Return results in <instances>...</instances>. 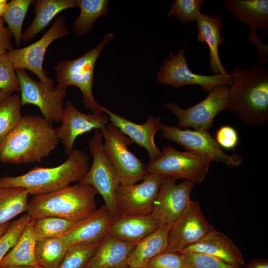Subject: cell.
<instances>
[{
  "mask_svg": "<svg viewBox=\"0 0 268 268\" xmlns=\"http://www.w3.org/2000/svg\"><path fill=\"white\" fill-rule=\"evenodd\" d=\"M162 136L183 146L208 158L211 161L223 163L231 167H238L243 162L237 154L229 155L224 152L208 130H182L161 124Z\"/></svg>",
  "mask_w": 268,
  "mask_h": 268,
  "instance_id": "13",
  "label": "cell"
},
{
  "mask_svg": "<svg viewBox=\"0 0 268 268\" xmlns=\"http://www.w3.org/2000/svg\"><path fill=\"white\" fill-rule=\"evenodd\" d=\"M20 87L21 106L29 104L39 108L43 117L51 124L62 121L67 89L57 86L51 89L32 79L25 70L15 69Z\"/></svg>",
  "mask_w": 268,
  "mask_h": 268,
  "instance_id": "12",
  "label": "cell"
},
{
  "mask_svg": "<svg viewBox=\"0 0 268 268\" xmlns=\"http://www.w3.org/2000/svg\"><path fill=\"white\" fill-rule=\"evenodd\" d=\"M172 224L159 225L135 245L127 261L129 268H145L154 257L166 251Z\"/></svg>",
  "mask_w": 268,
  "mask_h": 268,
  "instance_id": "24",
  "label": "cell"
},
{
  "mask_svg": "<svg viewBox=\"0 0 268 268\" xmlns=\"http://www.w3.org/2000/svg\"><path fill=\"white\" fill-rule=\"evenodd\" d=\"M247 37L254 43L258 51L259 65L267 66L268 63V45L264 44L257 36L256 31H250L247 34Z\"/></svg>",
  "mask_w": 268,
  "mask_h": 268,
  "instance_id": "41",
  "label": "cell"
},
{
  "mask_svg": "<svg viewBox=\"0 0 268 268\" xmlns=\"http://www.w3.org/2000/svg\"><path fill=\"white\" fill-rule=\"evenodd\" d=\"M0 268H41L38 266L27 265H6L0 266Z\"/></svg>",
  "mask_w": 268,
  "mask_h": 268,
  "instance_id": "44",
  "label": "cell"
},
{
  "mask_svg": "<svg viewBox=\"0 0 268 268\" xmlns=\"http://www.w3.org/2000/svg\"><path fill=\"white\" fill-rule=\"evenodd\" d=\"M105 151L115 166L120 185H131L144 180L149 174L146 166L128 148L134 143L112 123L100 129Z\"/></svg>",
  "mask_w": 268,
  "mask_h": 268,
  "instance_id": "7",
  "label": "cell"
},
{
  "mask_svg": "<svg viewBox=\"0 0 268 268\" xmlns=\"http://www.w3.org/2000/svg\"><path fill=\"white\" fill-rule=\"evenodd\" d=\"M113 36L112 33H107L94 49L73 60L60 61L55 67L57 86L67 89L71 86L78 88L84 107L93 113L103 112V106L97 103L92 92L95 65L103 49Z\"/></svg>",
  "mask_w": 268,
  "mask_h": 268,
  "instance_id": "5",
  "label": "cell"
},
{
  "mask_svg": "<svg viewBox=\"0 0 268 268\" xmlns=\"http://www.w3.org/2000/svg\"><path fill=\"white\" fill-rule=\"evenodd\" d=\"M159 226L151 214H118L113 218L109 234L120 241L136 245Z\"/></svg>",
  "mask_w": 268,
  "mask_h": 268,
  "instance_id": "21",
  "label": "cell"
},
{
  "mask_svg": "<svg viewBox=\"0 0 268 268\" xmlns=\"http://www.w3.org/2000/svg\"><path fill=\"white\" fill-rule=\"evenodd\" d=\"M238 135L236 131L229 126H224L219 128L216 134V140L220 147L226 149H232L238 142Z\"/></svg>",
  "mask_w": 268,
  "mask_h": 268,
  "instance_id": "40",
  "label": "cell"
},
{
  "mask_svg": "<svg viewBox=\"0 0 268 268\" xmlns=\"http://www.w3.org/2000/svg\"><path fill=\"white\" fill-rule=\"evenodd\" d=\"M61 122V126L56 129L57 135L64 145L66 154L68 155L78 136L92 130H100L110 121L108 116L102 113L81 112L72 102L67 100Z\"/></svg>",
  "mask_w": 268,
  "mask_h": 268,
  "instance_id": "17",
  "label": "cell"
},
{
  "mask_svg": "<svg viewBox=\"0 0 268 268\" xmlns=\"http://www.w3.org/2000/svg\"><path fill=\"white\" fill-rule=\"evenodd\" d=\"M7 2L6 0H0V18H2V15L5 10Z\"/></svg>",
  "mask_w": 268,
  "mask_h": 268,
  "instance_id": "45",
  "label": "cell"
},
{
  "mask_svg": "<svg viewBox=\"0 0 268 268\" xmlns=\"http://www.w3.org/2000/svg\"><path fill=\"white\" fill-rule=\"evenodd\" d=\"M12 34L4 25V21L0 18V56L7 54L13 49L11 41Z\"/></svg>",
  "mask_w": 268,
  "mask_h": 268,
  "instance_id": "42",
  "label": "cell"
},
{
  "mask_svg": "<svg viewBox=\"0 0 268 268\" xmlns=\"http://www.w3.org/2000/svg\"><path fill=\"white\" fill-rule=\"evenodd\" d=\"M182 254L187 268H241L207 254L195 252Z\"/></svg>",
  "mask_w": 268,
  "mask_h": 268,
  "instance_id": "37",
  "label": "cell"
},
{
  "mask_svg": "<svg viewBox=\"0 0 268 268\" xmlns=\"http://www.w3.org/2000/svg\"><path fill=\"white\" fill-rule=\"evenodd\" d=\"M192 252L211 255L236 267H241L245 265L239 248L226 235L215 229L198 242L184 250L181 253Z\"/></svg>",
  "mask_w": 268,
  "mask_h": 268,
  "instance_id": "20",
  "label": "cell"
},
{
  "mask_svg": "<svg viewBox=\"0 0 268 268\" xmlns=\"http://www.w3.org/2000/svg\"><path fill=\"white\" fill-rule=\"evenodd\" d=\"M135 245L120 241L109 233L85 268H129L128 259Z\"/></svg>",
  "mask_w": 268,
  "mask_h": 268,
  "instance_id": "23",
  "label": "cell"
},
{
  "mask_svg": "<svg viewBox=\"0 0 268 268\" xmlns=\"http://www.w3.org/2000/svg\"><path fill=\"white\" fill-rule=\"evenodd\" d=\"M20 96L11 95L0 101V142L17 126L22 116Z\"/></svg>",
  "mask_w": 268,
  "mask_h": 268,
  "instance_id": "32",
  "label": "cell"
},
{
  "mask_svg": "<svg viewBox=\"0 0 268 268\" xmlns=\"http://www.w3.org/2000/svg\"><path fill=\"white\" fill-rule=\"evenodd\" d=\"M196 22L198 31L197 40L201 43H205L209 48L211 70L214 74H229L219 56V47L224 43V38L221 34L223 28L221 15L213 16L201 13Z\"/></svg>",
  "mask_w": 268,
  "mask_h": 268,
  "instance_id": "22",
  "label": "cell"
},
{
  "mask_svg": "<svg viewBox=\"0 0 268 268\" xmlns=\"http://www.w3.org/2000/svg\"><path fill=\"white\" fill-rule=\"evenodd\" d=\"M88 160L84 151L73 148L67 159L57 166L37 167L19 176L0 178V188L22 187L34 196L54 192L79 182L89 169Z\"/></svg>",
  "mask_w": 268,
  "mask_h": 268,
  "instance_id": "3",
  "label": "cell"
},
{
  "mask_svg": "<svg viewBox=\"0 0 268 268\" xmlns=\"http://www.w3.org/2000/svg\"><path fill=\"white\" fill-rule=\"evenodd\" d=\"M20 92L19 79L7 54L0 56V91Z\"/></svg>",
  "mask_w": 268,
  "mask_h": 268,
  "instance_id": "38",
  "label": "cell"
},
{
  "mask_svg": "<svg viewBox=\"0 0 268 268\" xmlns=\"http://www.w3.org/2000/svg\"><path fill=\"white\" fill-rule=\"evenodd\" d=\"M204 0H176L172 2L167 15L177 18L181 23L196 21L201 13Z\"/></svg>",
  "mask_w": 268,
  "mask_h": 268,
  "instance_id": "35",
  "label": "cell"
},
{
  "mask_svg": "<svg viewBox=\"0 0 268 268\" xmlns=\"http://www.w3.org/2000/svg\"><path fill=\"white\" fill-rule=\"evenodd\" d=\"M214 229L204 216L199 202L191 200L170 228L166 252L181 253Z\"/></svg>",
  "mask_w": 268,
  "mask_h": 268,
  "instance_id": "14",
  "label": "cell"
},
{
  "mask_svg": "<svg viewBox=\"0 0 268 268\" xmlns=\"http://www.w3.org/2000/svg\"><path fill=\"white\" fill-rule=\"evenodd\" d=\"M100 243L69 245L58 268H85Z\"/></svg>",
  "mask_w": 268,
  "mask_h": 268,
  "instance_id": "34",
  "label": "cell"
},
{
  "mask_svg": "<svg viewBox=\"0 0 268 268\" xmlns=\"http://www.w3.org/2000/svg\"><path fill=\"white\" fill-rule=\"evenodd\" d=\"M102 111L108 115L110 122L127 135L134 143L147 151L149 162L155 161L161 156L162 152L154 141L155 134L161 130V123L159 117H154L153 115H150L144 124H137L103 106Z\"/></svg>",
  "mask_w": 268,
  "mask_h": 268,
  "instance_id": "19",
  "label": "cell"
},
{
  "mask_svg": "<svg viewBox=\"0 0 268 268\" xmlns=\"http://www.w3.org/2000/svg\"><path fill=\"white\" fill-rule=\"evenodd\" d=\"M56 129L43 117L22 116L0 142V161L15 165L40 162L57 146Z\"/></svg>",
  "mask_w": 268,
  "mask_h": 268,
  "instance_id": "1",
  "label": "cell"
},
{
  "mask_svg": "<svg viewBox=\"0 0 268 268\" xmlns=\"http://www.w3.org/2000/svg\"><path fill=\"white\" fill-rule=\"evenodd\" d=\"M145 268H187L181 253L165 252L152 259Z\"/></svg>",
  "mask_w": 268,
  "mask_h": 268,
  "instance_id": "39",
  "label": "cell"
},
{
  "mask_svg": "<svg viewBox=\"0 0 268 268\" xmlns=\"http://www.w3.org/2000/svg\"><path fill=\"white\" fill-rule=\"evenodd\" d=\"M113 217L104 204L76 221L60 237L67 245L100 243L109 233Z\"/></svg>",
  "mask_w": 268,
  "mask_h": 268,
  "instance_id": "18",
  "label": "cell"
},
{
  "mask_svg": "<svg viewBox=\"0 0 268 268\" xmlns=\"http://www.w3.org/2000/svg\"><path fill=\"white\" fill-rule=\"evenodd\" d=\"M31 218L27 213L10 223L6 231L0 236V262L15 246Z\"/></svg>",
  "mask_w": 268,
  "mask_h": 268,
  "instance_id": "36",
  "label": "cell"
},
{
  "mask_svg": "<svg viewBox=\"0 0 268 268\" xmlns=\"http://www.w3.org/2000/svg\"><path fill=\"white\" fill-rule=\"evenodd\" d=\"M68 246L60 237L37 241L35 255L38 266L41 268H58Z\"/></svg>",
  "mask_w": 268,
  "mask_h": 268,
  "instance_id": "30",
  "label": "cell"
},
{
  "mask_svg": "<svg viewBox=\"0 0 268 268\" xmlns=\"http://www.w3.org/2000/svg\"><path fill=\"white\" fill-rule=\"evenodd\" d=\"M223 2L231 14L244 23L251 31L268 30V0H224Z\"/></svg>",
  "mask_w": 268,
  "mask_h": 268,
  "instance_id": "25",
  "label": "cell"
},
{
  "mask_svg": "<svg viewBox=\"0 0 268 268\" xmlns=\"http://www.w3.org/2000/svg\"><path fill=\"white\" fill-rule=\"evenodd\" d=\"M97 191L79 183L48 194L35 195L28 202L27 213L32 219L55 216L79 221L96 209Z\"/></svg>",
  "mask_w": 268,
  "mask_h": 268,
  "instance_id": "4",
  "label": "cell"
},
{
  "mask_svg": "<svg viewBox=\"0 0 268 268\" xmlns=\"http://www.w3.org/2000/svg\"><path fill=\"white\" fill-rule=\"evenodd\" d=\"M163 176L151 215L159 225L173 224L187 207L194 183L189 180L179 184Z\"/></svg>",
  "mask_w": 268,
  "mask_h": 268,
  "instance_id": "15",
  "label": "cell"
},
{
  "mask_svg": "<svg viewBox=\"0 0 268 268\" xmlns=\"http://www.w3.org/2000/svg\"><path fill=\"white\" fill-rule=\"evenodd\" d=\"M32 0H11L7 6L2 18L8 25V28L14 37L15 44L19 46L22 40V28L25 17Z\"/></svg>",
  "mask_w": 268,
  "mask_h": 268,
  "instance_id": "31",
  "label": "cell"
},
{
  "mask_svg": "<svg viewBox=\"0 0 268 268\" xmlns=\"http://www.w3.org/2000/svg\"><path fill=\"white\" fill-rule=\"evenodd\" d=\"M163 176L150 174L139 183L120 185L116 193L118 214H150Z\"/></svg>",
  "mask_w": 268,
  "mask_h": 268,
  "instance_id": "16",
  "label": "cell"
},
{
  "mask_svg": "<svg viewBox=\"0 0 268 268\" xmlns=\"http://www.w3.org/2000/svg\"><path fill=\"white\" fill-rule=\"evenodd\" d=\"M28 194L22 187L0 188V226L27 211Z\"/></svg>",
  "mask_w": 268,
  "mask_h": 268,
  "instance_id": "28",
  "label": "cell"
},
{
  "mask_svg": "<svg viewBox=\"0 0 268 268\" xmlns=\"http://www.w3.org/2000/svg\"><path fill=\"white\" fill-rule=\"evenodd\" d=\"M13 92L9 91L1 90L0 91V101L3 99L12 95Z\"/></svg>",
  "mask_w": 268,
  "mask_h": 268,
  "instance_id": "46",
  "label": "cell"
},
{
  "mask_svg": "<svg viewBox=\"0 0 268 268\" xmlns=\"http://www.w3.org/2000/svg\"><path fill=\"white\" fill-rule=\"evenodd\" d=\"M35 18L22 34V40L27 42L42 31L59 12L76 7V0H36L32 2Z\"/></svg>",
  "mask_w": 268,
  "mask_h": 268,
  "instance_id": "26",
  "label": "cell"
},
{
  "mask_svg": "<svg viewBox=\"0 0 268 268\" xmlns=\"http://www.w3.org/2000/svg\"><path fill=\"white\" fill-rule=\"evenodd\" d=\"M229 86L227 110L242 121L256 126L268 121V67L258 64L249 69L237 64Z\"/></svg>",
  "mask_w": 268,
  "mask_h": 268,
  "instance_id": "2",
  "label": "cell"
},
{
  "mask_svg": "<svg viewBox=\"0 0 268 268\" xmlns=\"http://www.w3.org/2000/svg\"></svg>",
  "mask_w": 268,
  "mask_h": 268,
  "instance_id": "48",
  "label": "cell"
},
{
  "mask_svg": "<svg viewBox=\"0 0 268 268\" xmlns=\"http://www.w3.org/2000/svg\"><path fill=\"white\" fill-rule=\"evenodd\" d=\"M33 230L37 241L59 237L76 222L55 216L34 219Z\"/></svg>",
  "mask_w": 268,
  "mask_h": 268,
  "instance_id": "33",
  "label": "cell"
},
{
  "mask_svg": "<svg viewBox=\"0 0 268 268\" xmlns=\"http://www.w3.org/2000/svg\"><path fill=\"white\" fill-rule=\"evenodd\" d=\"M211 161L195 152L180 151L168 145L163 146L161 156L146 166L150 174L166 176L176 181L184 179L199 184L203 181Z\"/></svg>",
  "mask_w": 268,
  "mask_h": 268,
  "instance_id": "8",
  "label": "cell"
},
{
  "mask_svg": "<svg viewBox=\"0 0 268 268\" xmlns=\"http://www.w3.org/2000/svg\"><path fill=\"white\" fill-rule=\"evenodd\" d=\"M69 34L65 26V18L60 16L39 40L24 48L13 49L7 54L15 69L31 71L38 76L40 82L54 89V82L48 78L43 68L44 56L48 47L54 41Z\"/></svg>",
  "mask_w": 268,
  "mask_h": 268,
  "instance_id": "11",
  "label": "cell"
},
{
  "mask_svg": "<svg viewBox=\"0 0 268 268\" xmlns=\"http://www.w3.org/2000/svg\"><path fill=\"white\" fill-rule=\"evenodd\" d=\"M244 266L245 268H268V261L266 259L257 258Z\"/></svg>",
  "mask_w": 268,
  "mask_h": 268,
  "instance_id": "43",
  "label": "cell"
},
{
  "mask_svg": "<svg viewBox=\"0 0 268 268\" xmlns=\"http://www.w3.org/2000/svg\"><path fill=\"white\" fill-rule=\"evenodd\" d=\"M89 148L93 157L92 165L78 183L92 186L102 196L104 205L114 217L118 214L116 193L120 182L118 172L105 151L99 129L95 130Z\"/></svg>",
  "mask_w": 268,
  "mask_h": 268,
  "instance_id": "6",
  "label": "cell"
},
{
  "mask_svg": "<svg viewBox=\"0 0 268 268\" xmlns=\"http://www.w3.org/2000/svg\"><path fill=\"white\" fill-rule=\"evenodd\" d=\"M184 46L176 55L172 52L163 61L157 75V82L171 86L175 88L189 85H198L202 90L209 92L216 86L221 84L230 85L234 79L231 73L227 75L213 74L201 75L194 73L189 67L187 59L184 57Z\"/></svg>",
  "mask_w": 268,
  "mask_h": 268,
  "instance_id": "9",
  "label": "cell"
},
{
  "mask_svg": "<svg viewBox=\"0 0 268 268\" xmlns=\"http://www.w3.org/2000/svg\"><path fill=\"white\" fill-rule=\"evenodd\" d=\"M34 221L31 219L28 222L15 246L0 261V266H38L35 255L37 240L33 230Z\"/></svg>",
  "mask_w": 268,
  "mask_h": 268,
  "instance_id": "27",
  "label": "cell"
},
{
  "mask_svg": "<svg viewBox=\"0 0 268 268\" xmlns=\"http://www.w3.org/2000/svg\"><path fill=\"white\" fill-rule=\"evenodd\" d=\"M10 223L9 222L4 223L0 226V236L3 234L6 231Z\"/></svg>",
  "mask_w": 268,
  "mask_h": 268,
  "instance_id": "47",
  "label": "cell"
},
{
  "mask_svg": "<svg viewBox=\"0 0 268 268\" xmlns=\"http://www.w3.org/2000/svg\"><path fill=\"white\" fill-rule=\"evenodd\" d=\"M228 99L229 85L221 84L209 92L204 99L186 109L172 103H167L164 106L176 116L178 127L208 130L216 115L227 110Z\"/></svg>",
  "mask_w": 268,
  "mask_h": 268,
  "instance_id": "10",
  "label": "cell"
},
{
  "mask_svg": "<svg viewBox=\"0 0 268 268\" xmlns=\"http://www.w3.org/2000/svg\"><path fill=\"white\" fill-rule=\"evenodd\" d=\"M80 12L75 20L72 31L76 36L87 33L98 18L106 16L108 12L107 0H76Z\"/></svg>",
  "mask_w": 268,
  "mask_h": 268,
  "instance_id": "29",
  "label": "cell"
}]
</instances>
